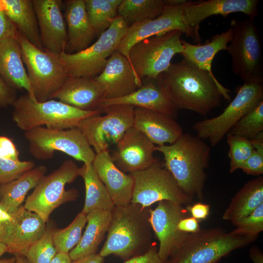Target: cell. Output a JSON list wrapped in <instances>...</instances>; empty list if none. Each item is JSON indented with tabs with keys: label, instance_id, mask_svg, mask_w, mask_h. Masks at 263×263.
Listing matches in <instances>:
<instances>
[{
	"label": "cell",
	"instance_id": "obj_1",
	"mask_svg": "<svg viewBox=\"0 0 263 263\" xmlns=\"http://www.w3.org/2000/svg\"><path fill=\"white\" fill-rule=\"evenodd\" d=\"M156 79L178 110H188L206 116L221 106L222 97L231 100L230 91L215 77L184 58L171 63Z\"/></svg>",
	"mask_w": 263,
	"mask_h": 263
},
{
	"label": "cell",
	"instance_id": "obj_2",
	"mask_svg": "<svg viewBox=\"0 0 263 263\" xmlns=\"http://www.w3.org/2000/svg\"><path fill=\"white\" fill-rule=\"evenodd\" d=\"M150 208L132 203L115 207L99 254L103 258L113 255L125 261L146 252L152 245Z\"/></svg>",
	"mask_w": 263,
	"mask_h": 263
},
{
	"label": "cell",
	"instance_id": "obj_3",
	"mask_svg": "<svg viewBox=\"0 0 263 263\" xmlns=\"http://www.w3.org/2000/svg\"><path fill=\"white\" fill-rule=\"evenodd\" d=\"M156 150L163 154L165 168L182 191L192 199L196 197L202 201L210 146L197 136L183 133L174 143L157 146Z\"/></svg>",
	"mask_w": 263,
	"mask_h": 263
},
{
	"label": "cell",
	"instance_id": "obj_4",
	"mask_svg": "<svg viewBox=\"0 0 263 263\" xmlns=\"http://www.w3.org/2000/svg\"><path fill=\"white\" fill-rule=\"evenodd\" d=\"M12 105L13 120L24 132L44 126L55 129L75 128L83 119L103 113L100 110H81L54 99L38 102L27 93L17 98Z\"/></svg>",
	"mask_w": 263,
	"mask_h": 263
},
{
	"label": "cell",
	"instance_id": "obj_5",
	"mask_svg": "<svg viewBox=\"0 0 263 263\" xmlns=\"http://www.w3.org/2000/svg\"><path fill=\"white\" fill-rule=\"evenodd\" d=\"M256 237L235 235L219 227L188 233L169 263H218L232 251L253 242Z\"/></svg>",
	"mask_w": 263,
	"mask_h": 263
},
{
	"label": "cell",
	"instance_id": "obj_6",
	"mask_svg": "<svg viewBox=\"0 0 263 263\" xmlns=\"http://www.w3.org/2000/svg\"><path fill=\"white\" fill-rule=\"evenodd\" d=\"M16 39L36 101L53 99L69 77L58 55L38 48L18 31Z\"/></svg>",
	"mask_w": 263,
	"mask_h": 263
},
{
	"label": "cell",
	"instance_id": "obj_7",
	"mask_svg": "<svg viewBox=\"0 0 263 263\" xmlns=\"http://www.w3.org/2000/svg\"><path fill=\"white\" fill-rule=\"evenodd\" d=\"M29 151L36 159L52 158L56 151H61L83 164H92L95 152L77 127L55 129L45 127L24 132Z\"/></svg>",
	"mask_w": 263,
	"mask_h": 263
},
{
	"label": "cell",
	"instance_id": "obj_8",
	"mask_svg": "<svg viewBox=\"0 0 263 263\" xmlns=\"http://www.w3.org/2000/svg\"><path fill=\"white\" fill-rule=\"evenodd\" d=\"M129 26L117 15L111 25L101 33L97 40L86 49L73 54L58 55L70 77H95L106 66L124 37Z\"/></svg>",
	"mask_w": 263,
	"mask_h": 263
},
{
	"label": "cell",
	"instance_id": "obj_9",
	"mask_svg": "<svg viewBox=\"0 0 263 263\" xmlns=\"http://www.w3.org/2000/svg\"><path fill=\"white\" fill-rule=\"evenodd\" d=\"M79 176L76 164L71 159L64 161L58 168L42 177L25 200L24 207L37 214L46 223L56 208L77 198V189L66 190L65 186Z\"/></svg>",
	"mask_w": 263,
	"mask_h": 263
},
{
	"label": "cell",
	"instance_id": "obj_10",
	"mask_svg": "<svg viewBox=\"0 0 263 263\" xmlns=\"http://www.w3.org/2000/svg\"><path fill=\"white\" fill-rule=\"evenodd\" d=\"M182 31L175 30L140 40L129 53V60L135 74L142 80L156 79L167 71L172 57L184 50Z\"/></svg>",
	"mask_w": 263,
	"mask_h": 263
},
{
	"label": "cell",
	"instance_id": "obj_11",
	"mask_svg": "<svg viewBox=\"0 0 263 263\" xmlns=\"http://www.w3.org/2000/svg\"><path fill=\"white\" fill-rule=\"evenodd\" d=\"M232 37L227 50L232 70L244 83H263L262 47L254 19L232 20Z\"/></svg>",
	"mask_w": 263,
	"mask_h": 263
},
{
	"label": "cell",
	"instance_id": "obj_12",
	"mask_svg": "<svg viewBox=\"0 0 263 263\" xmlns=\"http://www.w3.org/2000/svg\"><path fill=\"white\" fill-rule=\"evenodd\" d=\"M262 84L244 83L239 87L235 98L222 113L194 124L192 128L196 136L208 140L212 147L217 145L239 120L263 101Z\"/></svg>",
	"mask_w": 263,
	"mask_h": 263
},
{
	"label": "cell",
	"instance_id": "obj_13",
	"mask_svg": "<svg viewBox=\"0 0 263 263\" xmlns=\"http://www.w3.org/2000/svg\"><path fill=\"white\" fill-rule=\"evenodd\" d=\"M134 108L127 105H114L103 109L106 114L83 119L77 128L81 131L95 153L108 150L116 144L123 134L133 127Z\"/></svg>",
	"mask_w": 263,
	"mask_h": 263
},
{
	"label": "cell",
	"instance_id": "obj_14",
	"mask_svg": "<svg viewBox=\"0 0 263 263\" xmlns=\"http://www.w3.org/2000/svg\"><path fill=\"white\" fill-rule=\"evenodd\" d=\"M129 174L134 179L132 203L150 207L165 200L182 205L192 202L193 199L182 191L170 172L158 161L146 169Z\"/></svg>",
	"mask_w": 263,
	"mask_h": 263
},
{
	"label": "cell",
	"instance_id": "obj_15",
	"mask_svg": "<svg viewBox=\"0 0 263 263\" xmlns=\"http://www.w3.org/2000/svg\"><path fill=\"white\" fill-rule=\"evenodd\" d=\"M185 3L177 5H166L161 15L157 18L129 26L116 50L129 60V51L136 43L175 30L182 31L195 42H200L201 39L199 34L186 22L183 11Z\"/></svg>",
	"mask_w": 263,
	"mask_h": 263
},
{
	"label": "cell",
	"instance_id": "obj_16",
	"mask_svg": "<svg viewBox=\"0 0 263 263\" xmlns=\"http://www.w3.org/2000/svg\"><path fill=\"white\" fill-rule=\"evenodd\" d=\"M188 216L182 205L169 201L159 202L154 209L150 208V221L159 242L158 254L162 260L168 261L184 242L188 233L180 231L177 225Z\"/></svg>",
	"mask_w": 263,
	"mask_h": 263
},
{
	"label": "cell",
	"instance_id": "obj_17",
	"mask_svg": "<svg viewBox=\"0 0 263 263\" xmlns=\"http://www.w3.org/2000/svg\"><path fill=\"white\" fill-rule=\"evenodd\" d=\"M156 146L143 133L132 127L116 143L111 156L121 170L132 173L157 162L154 156Z\"/></svg>",
	"mask_w": 263,
	"mask_h": 263
},
{
	"label": "cell",
	"instance_id": "obj_18",
	"mask_svg": "<svg viewBox=\"0 0 263 263\" xmlns=\"http://www.w3.org/2000/svg\"><path fill=\"white\" fill-rule=\"evenodd\" d=\"M11 214V219L5 223L3 243L7 252L16 256H23L31 245L43 234L46 223L36 213L20 206Z\"/></svg>",
	"mask_w": 263,
	"mask_h": 263
},
{
	"label": "cell",
	"instance_id": "obj_19",
	"mask_svg": "<svg viewBox=\"0 0 263 263\" xmlns=\"http://www.w3.org/2000/svg\"><path fill=\"white\" fill-rule=\"evenodd\" d=\"M40 38L45 51L59 55L65 51L67 42L66 21L61 0H32Z\"/></svg>",
	"mask_w": 263,
	"mask_h": 263
},
{
	"label": "cell",
	"instance_id": "obj_20",
	"mask_svg": "<svg viewBox=\"0 0 263 263\" xmlns=\"http://www.w3.org/2000/svg\"><path fill=\"white\" fill-rule=\"evenodd\" d=\"M94 78L103 91L104 99L125 96L143 85L128 59L117 50L110 56L102 71Z\"/></svg>",
	"mask_w": 263,
	"mask_h": 263
},
{
	"label": "cell",
	"instance_id": "obj_21",
	"mask_svg": "<svg viewBox=\"0 0 263 263\" xmlns=\"http://www.w3.org/2000/svg\"><path fill=\"white\" fill-rule=\"evenodd\" d=\"M258 0H188L183 11L187 23L199 34L201 22L213 15L226 17L231 13L240 12L254 19L258 13Z\"/></svg>",
	"mask_w": 263,
	"mask_h": 263
},
{
	"label": "cell",
	"instance_id": "obj_22",
	"mask_svg": "<svg viewBox=\"0 0 263 263\" xmlns=\"http://www.w3.org/2000/svg\"><path fill=\"white\" fill-rule=\"evenodd\" d=\"M92 165L114 206L130 204L134 187L133 178L131 174L126 173L116 166L109 150L96 153Z\"/></svg>",
	"mask_w": 263,
	"mask_h": 263
},
{
	"label": "cell",
	"instance_id": "obj_23",
	"mask_svg": "<svg viewBox=\"0 0 263 263\" xmlns=\"http://www.w3.org/2000/svg\"><path fill=\"white\" fill-rule=\"evenodd\" d=\"M136 91L120 98L102 99L99 109L114 105H127L162 113L175 118L178 109L169 99L156 79L144 78ZM104 112V111H103Z\"/></svg>",
	"mask_w": 263,
	"mask_h": 263
},
{
	"label": "cell",
	"instance_id": "obj_24",
	"mask_svg": "<svg viewBox=\"0 0 263 263\" xmlns=\"http://www.w3.org/2000/svg\"><path fill=\"white\" fill-rule=\"evenodd\" d=\"M133 127L157 146L171 144L183 134L181 127L175 118L143 108H134Z\"/></svg>",
	"mask_w": 263,
	"mask_h": 263
},
{
	"label": "cell",
	"instance_id": "obj_25",
	"mask_svg": "<svg viewBox=\"0 0 263 263\" xmlns=\"http://www.w3.org/2000/svg\"><path fill=\"white\" fill-rule=\"evenodd\" d=\"M103 98V91L94 77L70 76L53 97L86 111L100 110L99 104Z\"/></svg>",
	"mask_w": 263,
	"mask_h": 263
},
{
	"label": "cell",
	"instance_id": "obj_26",
	"mask_svg": "<svg viewBox=\"0 0 263 263\" xmlns=\"http://www.w3.org/2000/svg\"><path fill=\"white\" fill-rule=\"evenodd\" d=\"M63 3L68 38L64 52L73 54L90 46L96 35L90 24L85 0H66Z\"/></svg>",
	"mask_w": 263,
	"mask_h": 263
},
{
	"label": "cell",
	"instance_id": "obj_27",
	"mask_svg": "<svg viewBox=\"0 0 263 263\" xmlns=\"http://www.w3.org/2000/svg\"><path fill=\"white\" fill-rule=\"evenodd\" d=\"M20 45L16 38L0 43V76L14 89L25 90L36 101L24 65Z\"/></svg>",
	"mask_w": 263,
	"mask_h": 263
},
{
	"label": "cell",
	"instance_id": "obj_28",
	"mask_svg": "<svg viewBox=\"0 0 263 263\" xmlns=\"http://www.w3.org/2000/svg\"><path fill=\"white\" fill-rule=\"evenodd\" d=\"M87 225L78 243L69 253L72 261L96 254L99 244L108 232L112 211L94 209L86 215Z\"/></svg>",
	"mask_w": 263,
	"mask_h": 263
},
{
	"label": "cell",
	"instance_id": "obj_29",
	"mask_svg": "<svg viewBox=\"0 0 263 263\" xmlns=\"http://www.w3.org/2000/svg\"><path fill=\"white\" fill-rule=\"evenodd\" d=\"M0 7L18 31L38 48L44 50L32 0H0Z\"/></svg>",
	"mask_w": 263,
	"mask_h": 263
},
{
	"label": "cell",
	"instance_id": "obj_30",
	"mask_svg": "<svg viewBox=\"0 0 263 263\" xmlns=\"http://www.w3.org/2000/svg\"><path fill=\"white\" fill-rule=\"evenodd\" d=\"M46 171V167L40 165L13 181L0 185V207L9 213L16 210L28 192L36 187Z\"/></svg>",
	"mask_w": 263,
	"mask_h": 263
},
{
	"label": "cell",
	"instance_id": "obj_31",
	"mask_svg": "<svg viewBox=\"0 0 263 263\" xmlns=\"http://www.w3.org/2000/svg\"><path fill=\"white\" fill-rule=\"evenodd\" d=\"M263 203V177L246 182L232 199L223 215L224 220L234 225L252 213Z\"/></svg>",
	"mask_w": 263,
	"mask_h": 263
},
{
	"label": "cell",
	"instance_id": "obj_32",
	"mask_svg": "<svg viewBox=\"0 0 263 263\" xmlns=\"http://www.w3.org/2000/svg\"><path fill=\"white\" fill-rule=\"evenodd\" d=\"M232 35L233 29L230 25L227 31L214 35L204 44H193L182 39L184 50L181 54L184 58L215 77L211 69L213 58L219 52L227 50Z\"/></svg>",
	"mask_w": 263,
	"mask_h": 263
},
{
	"label": "cell",
	"instance_id": "obj_33",
	"mask_svg": "<svg viewBox=\"0 0 263 263\" xmlns=\"http://www.w3.org/2000/svg\"><path fill=\"white\" fill-rule=\"evenodd\" d=\"M79 176L84 180L86 192L85 203L81 212L86 215L94 209L112 211L115 206L92 164H83L79 168Z\"/></svg>",
	"mask_w": 263,
	"mask_h": 263
},
{
	"label": "cell",
	"instance_id": "obj_34",
	"mask_svg": "<svg viewBox=\"0 0 263 263\" xmlns=\"http://www.w3.org/2000/svg\"><path fill=\"white\" fill-rule=\"evenodd\" d=\"M166 5L165 0H122L118 8V15L129 26L157 18Z\"/></svg>",
	"mask_w": 263,
	"mask_h": 263
},
{
	"label": "cell",
	"instance_id": "obj_35",
	"mask_svg": "<svg viewBox=\"0 0 263 263\" xmlns=\"http://www.w3.org/2000/svg\"><path fill=\"white\" fill-rule=\"evenodd\" d=\"M122 0H85L87 15L96 35H100L111 25Z\"/></svg>",
	"mask_w": 263,
	"mask_h": 263
},
{
	"label": "cell",
	"instance_id": "obj_36",
	"mask_svg": "<svg viewBox=\"0 0 263 263\" xmlns=\"http://www.w3.org/2000/svg\"><path fill=\"white\" fill-rule=\"evenodd\" d=\"M87 223L86 215L79 213L72 222L63 229H54L53 240L57 253H69L78 244Z\"/></svg>",
	"mask_w": 263,
	"mask_h": 263
},
{
	"label": "cell",
	"instance_id": "obj_37",
	"mask_svg": "<svg viewBox=\"0 0 263 263\" xmlns=\"http://www.w3.org/2000/svg\"><path fill=\"white\" fill-rule=\"evenodd\" d=\"M42 235L28 249L25 257L30 263H49L57 254L53 240L55 229L48 220Z\"/></svg>",
	"mask_w": 263,
	"mask_h": 263
},
{
	"label": "cell",
	"instance_id": "obj_38",
	"mask_svg": "<svg viewBox=\"0 0 263 263\" xmlns=\"http://www.w3.org/2000/svg\"><path fill=\"white\" fill-rule=\"evenodd\" d=\"M263 132V101L245 114L227 134L238 135L249 140Z\"/></svg>",
	"mask_w": 263,
	"mask_h": 263
},
{
	"label": "cell",
	"instance_id": "obj_39",
	"mask_svg": "<svg viewBox=\"0 0 263 263\" xmlns=\"http://www.w3.org/2000/svg\"><path fill=\"white\" fill-rule=\"evenodd\" d=\"M229 146L228 156L230 160L229 172L232 173L240 169L253 151L250 140L242 136L226 134Z\"/></svg>",
	"mask_w": 263,
	"mask_h": 263
},
{
	"label": "cell",
	"instance_id": "obj_40",
	"mask_svg": "<svg viewBox=\"0 0 263 263\" xmlns=\"http://www.w3.org/2000/svg\"><path fill=\"white\" fill-rule=\"evenodd\" d=\"M234 225L235 228L230 232L231 233L257 238L258 234L263 230V203Z\"/></svg>",
	"mask_w": 263,
	"mask_h": 263
},
{
	"label": "cell",
	"instance_id": "obj_41",
	"mask_svg": "<svg viewBox=\"0 0 263 263\" xmlns=\"http://www.w3.org/2000/svg\"><path fill=\"white\" fill-rule=\"evenodd\" d=\"M35 167L31 160H13L0 157V185L13 181Z\"/></svg>",
	"mask_w": 263,
	"mask_h": 263
},
{
	"label": "cell",
	"instance_id": "obj_42",
	"mask_svg": "<svg viewBox=\"0 0 263 263\" xmlns=\"http://www.w3.org/2000/svg\"><path fill=\"white\" fill-rule=\"evenodd\" d=\"M240 169L248 175L259 176L263 173V151L253 150Z\"/></svg>",
	"mask_w": 263,
	"mask_h": 263
},
{
	"label": "cell",
	"instance_id": "obj_43",
	"mask_svg": "<svg viewBox=\"0 0 263 263\" xmlns=\"http://www.w3.org/2000/svg\"><path fill=\"white\" fill-rule=\"evenodd\" d=\"M18 30L0 7V43L12 38H16Z\"/></svg>",
	"mask_w": 263,
	"mask_h": 263
},
{
	"label": "cell",
	"instance_id": "obj_44",
	"mask_svg": "<svg viewBox=\"0 0 263 263\" xmlns=\"http://www.w3.org/2000/svg\"><path fill=\"white\" fill-rule=\"evenodd\" d=\"M0 157L13 160H19V151L13 140L0 135Z\"/></svg>",
	"mask_w": 263,
	"mask_h": 263
},
{
	"label": "cell",
	"instance_id": "obj_45",
	"mask_svg": "<svg viewBox=\"0 0 263 263\" xmlns=\"http://www.w3.org/2000/svg\"><path fill=\"white\" fill-rule=\"evenodd\" d=\"M124 263H169V261L162 260L158 256L157 247L152 245L146 252L130 258Z\"/></svg>",
	"mask_w": 263,
	"mask_h": 263
},
{
	"label": "cell",
	"instance_id": "obj_46",
	"mask_svg": "<svg viewBox=\"0 0 263 263\" xmlns=\"http://www.w3.org/2000/svg\"><path fill=\"white\" fill-rule=\"evenodd\" d=\"M16 98V90L9 86L0 76V107L12 105Z\"/></svg>",
	"mask_w": 263,
	"mask_h": 263
},
{
	"label": "cell",
	"instance_id": "obj_47",
	"mask_svg": "<svg viewBox=\"0 0 263 263\" xmlns=\"http://www.w3.org/2000/svg\"><path fill=\"white\" fill-rule=\"evenodd\" d=\"M186 209L190 215V216L199 221L207 218L209 214L210 206L199 202L188 206Z\"/></svg>",
	"mask_w": 263,
	"mask_h": 263
},
{
	"label": "cell",
	"instance_id": "obj_48",
	"mask_svg": "<svg viewBox=\"0 0 263 263\" xmlns=\"http://www.w3.org/2000/svg\"><path fill=\"white\" fill-rule=\"evenodd\" d=\"M177 227L180 231L187 233H195L201 229L199 221L191 216L181 219Z\"/></svg>",
	"mask_w": 263,
	"mask_h": 263
},
{
	"label": "cell",
	"instance_id": "obj_49",
	"mask_svg": "<svg viewBox=\"0 0 263 263\" xmlns=\"http://www.w3.org/2000/svg\"><path fill=\"white\" fill-rule=\"evenodd\" d=\"M104 258L99 254L96 253L72 261L71 263H103Z\"/></svg>",
	"mask_w": 263,
	"mask_h": 263
},
{
	"label": "cell",
	"instance_id": "obj_50",
	"mask_svg": "<svg viewBox=\"0 0 263 263\" xmlns=\"http://www.w3.org/2000/svg\"><path fill=\"white\" fill-rule=\"evenodd\" d=\"M249 257L254 263H263V254L256 245H253L249 250Z\"/></svg>",
	"mask_w": 263,
	"mask_h": 263
},
{
	"label": "cell",
	"instance_id": "obj_51",
	"mask_svg": "<svg viewBox=\"0 0 263 263\" xmlns=\"http://www.w3.org/2000/svg\"><path fill=\"white\" fill-rule=\"evenodd\" d=\"M72 261L69 254L57 253L49 263H71Z\"/></svg>",
	"mask_w": 263,
	"mask_h": 263
},
{
	"label": "cell",
	"instance_id": "obj_52",
	"mask_svg": "<svg viewBox=\"0 0 263 263\" xmlns=\"http://www.w3.org/2000/svg\"><path fill=\"white\" fill-rule=\"evenodd\" d=\"M11 214L4 211L0 207V223H6L11 219Z\"/></svg>",
	"mask_w": 263,
	"mask_h": 263
},
{
	"label": "cell",
	"instance_id": "obj_53",
	"mask_svg": "<svg viewBox=\"0 0 263 263\" xmlns=\"http://www.w3.org/2000/svg\"><path fill=\"white\" fill-rule=\"evenodd\" d=\"M5 223H0V243H3L5 233Z\"/></svg>",
	"mask_w": 263,
	"mask_h": 263
},
{
	"label": "cell",
	"instance_id": "obj_54",
	"mask_svg": "<svg viewBox=\"0 0 263 263\" xmlns=\"http://www.w3.org/2000/svg\"><path fill=\"white\" fill-rule=\"evenodd\" d=\"M15 258L16 259V263H30L25 256H16Z\"/></svg>",
	"mask_w": 263,
	"mask_h": 263
},
{
	"label": "cell",
	"instance_id": "obj_55",
	"mask_svg": "<svg viewBox=\"0 0 263 263\" xmlns=\"http://www.w3.org/2000/svg\"><path fill=\"white\" fill-rule=\"evenodd\" d=\"M0 263H16V258L0 259Z\"/></svg>",
	"mask_w": 263,
	"mask_h": 263
},
{
	"label": "cell",
	"instance_id": "obj_56",
	"mask_svg": "<svg viewBox=\"0 0 263 263\" xmlns=\"http://www.w3.org/2000/svg\"><path fill=\"white\" fill-rule=\"evenodd\" d=\"M6 252H7L6 246L3 243H0V257Z\"/></svg>",
	"mask_w": 263,
	"mask_h": 263
},
{
	"label": "cell",
	"instance_id": "obj_57",
	"mask_svg": "<svg viewBox=\"0 0 263 263\" xmlns=\"http://www.w3.org/2000/svg\"></svg>",
	"mask_w": 263,
	"mask_h": 263
}]
</instances>
